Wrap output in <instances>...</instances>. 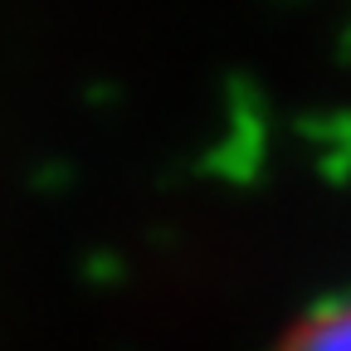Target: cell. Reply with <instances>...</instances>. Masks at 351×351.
I'll use <instances>...</instances> for the list:
<instances>
[{
    "label": "cell",
    "instance_id": "6da1fadb",
    "mask_svg": "<svg viewBox=\"0 0 351 351\" xmlns=\"http://www.w3.org/2000/svg\"><path fill=\"white\" fill-rule=\"evenodd\" d=\"M274 351H351V298L307 307L298 322H288Z\"/></svg>",
    "mask_w": 351,
    "mask_h": 351
}]
</instances>
